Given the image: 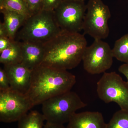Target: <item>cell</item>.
<instances>
[{"mask_svg": "<svg viewBox=\"0 0 128 128\" xmlns=\"http://www.w3.org/2000/svg\"><path fill=\"white\" fill-rule=\"evenodd\" d=\"M0 53V63L4 66L20 64L22 61L21 42L15 40L8 48Z\"/></svg>", "mask_w": 128, "mask_h": 128, "instance_id": "14", "label": "cell"}, {"mask_svg": "<svg viewBox=\"0 0 128 128\" xmlns=\"http://www.w3.org/2000/svg\"><path fill=\"white\" fill-rule=\"evenodd\" d=\"M3 15L4 24L6 29L8 37L15 40L19 28L22 26L26 20L24 16L16 12L2 8L0 9Z\"/></svg>", "mask_w": 128, "mask_h": 128, "instance_id": "13", "label": "cell"}, {"mask_svg": "<svg viewBox=\"0 0 128 128\" xmlns=\"http://www.w3.org/2000/svg\"><path fill=\"white\" fill-rule=\"evenodd\" d=\"M15 40L9 38H0V52L8 48Z\"/></svg>", "mask_w": 128, "mask_h": 128, "instance_id": "22", "label": "cell"}, {"mask_svg": "<svg viewBox=\"0 0 128 128\" xmlns=\"http://www.w3.org/2000/svg\"><path fill=\"white\" fill-rule=\"evenodd\" d=\"M61 32L54 11L42 10L25 20L16 36L22 41H31L44 44Z\"/></svg>", "mask_w": 128, "mask_h": 128, "instance_id": "3", "label": "cell"}, {"mask_svg": "<svg viewBox=\"0 0 128 128\" xmlns=\"http://www.w3.org/2000/svg\"><path fill=\"white\" fill-rule=\"evenodd\" d=\"M22 64L32 71L42 64L44 56V44L31 41H22Z\"/></svg>", "mask_w": 128, "mask_h": 128, "instance_id": "11", "label": "cell"}, {"mask_svg": "<svg viewBox=\"0 0 128 128\" xmlns=\"http://www.w3.org/2000/svg\"><path fill=\"white\" fill-rule=\"evenodd\" d=\"M111 14L109 7L102 0H89L84 17L82 30L94 40H102L110 32L108 21Z\"/></svg>", "mask_w": 128, "mask_h": 128, "instance_id": "5", "label": "cell"}, {"mask_svg": "<svg viewBox=\"0 0 128 128\" xmlns=\"http://www.w3.org/2000/svg\"><path fill=\"white\" fill-rule=\"evenodd\" d=\"M86 11L85 2L77 0H62L54 10V17L61 31L79 33L82 30Z\"/></svg>", "mask_w": 128, "mask_h": 128, "instance_id": "7", "label": "cell"}, {"mask_svg": "<svg viewBox=\"0 0 128 128\" xmlns=\"http://www.w3.org/2000/svg\"><path fill=\"white\" fill-rule=\"evenodd\" d=\"M67 128H106L103 115L98 112L76 113L68 122Z\"/></svg>", "mask_w": 128, "mask_h": 128, "instance_id": "12", "label": "cell"}, {"mask_svg": "<svg viewBox=\"0 0 128 128\" xmlns=\"http://www.w3.org/2000/svg\"><path fill=\"white\" fill-rule=\"evenodd\" d=\"M98 98L105 103H116L121 110L128 111V82L115 72H105L97 84Z\"/></svg>", "mask_w": 128, "mask_h": 128, "instance_id": "6", "label": "cell"}, {"mask_svg": "<svg viewBox=\"0 0 128 128\" xmlns=\"http://www.w3.org/2000/svg\"><path fill=\"white\" fill-rule=\"evenodd\" d=\"M112 50L114 57L124 64H128V34L116 41Z\"/></svg>", "mask_w": 128, "mask_h": 128, "instance_id": "16", "label": "cell"}, {"mask_svg": "<svg viewBox=\"0 0 128 128\" xmlns=\"http://www.w3.org/2000/svg\"><path fill=\"white\" fill-rule=\"evenodd\" d=\"M32 14H36L43 9V0H26Z\"/></svg>", "mask_w": 128, "mask_h": 128, "instance_id": "19", "label": "cell"}, {"mask_svg": "<svg viewBox=\"0 0 128 128\" xmlns=\"http://www.w3.org/2000/svg\"><path fill=\"white\" fill-rule=\"evenodd\" d=\"M45 121L42 113L33 110L28 112L18 120V128H44Z\"/></svg>", "mask_w": 128, "mask_h": 128, "instance_id": "15", "label": "cell"}, {"mask_svg": "<svg viewBox=\"0 0 128 128\" xmlns=\"http://www.w3.org/2000/svg\"><path fill=\"white\" fill-rule=\"evenodd\" d=\"M34 106L26 94L11 89L0 91V121H18Z\"/></svg>", "mask_w": 128, "mask_h": 128, "instance_id": "8", "label": "cell"}, {"mask_svg": "<svg viewBox=\"0 0 128 128\" xmlns=\"http://www.w3.org/2000/svg\"><path fill=\"white\" fill-rule=\"evenodd\" d=\"M11 89L26 94L30 88L32 71L22 63L4 66Z\"/></svg>", "mask_w": 128, "mask_h": 128, "instance_id": "10", "label": "cell"}, {"mask_svg": "<svg viewBox=\"0 0 128 128\" xmlns=\"http://www.w3.org/2000/svg\"><path fill=\"white\" fill-rule=\"evenodd\" d=\"M113 58L108 44L102 40H94L90 46L86 47L83 54V67L91 74L104 73L112 66Z\"/></svg>", "mask_w": 128, "mask_h": 128, "instance_id": "9", "label": "cell"}, {"mask_svg": "<svg viewBox=\"0 0 128 128\" xmlns=\"http://www.w3.org/2000/svg\"><path fill=\"white\" fill-rule=\"evenodd\" d=\"M5 37L9 38L6 29L5 28L3 23H0V38Z\"/></svg>", "mask_w": 128, "mask_h": 128, "instance_id": "24", "label": "cell"}, {"mask_svg": "<svg viewBox=\"0 0 128 128\" xmlns=\"http://www.w3.org/2000/svg\"><path fill=\"white\" fill-rule=\"evenodd\" d=\"M42 105L46 122L58 124L68 122L77 110L86 106L78 94L71 91L49 98Z\"/></svg>", "mask_w": 128, "mask_h": 128, "instance_id": "4", "label": "cell"}, {"mask_svg": "<svg viewBox=\"0 0 128 128\" xmlns=\"http://www.w3.org/2000/svg\"><path fill=\"white\" fill-rule=\"evenodd\" d=\"M119 72L122 74L126 77L128 82V64H124L121 65L118 68Z\"/></svg>", "mask_w": 128, "mask_h": 128, "instance_id": "23", "label": "cell"}, {"mask_svg": "<svg viewBox=\"0 0 128 128\" xmlns=\"http://www.w3.org/2000/svg\"><path fill=\"white\" fill-rule=\"evenodd\" d=\"M4 0H0V6H2Z\"/></svg>", "mask_w": 128, "mask_h": 128, "instance_id": "26", "label": "cell"}, {"mask_svg": "<svg viewBox=\"0 0 128 128\" xmlns=\"http://www.w3.org/2000/svg\"><path fill=\"white\" fill-rule=\"evenodd\" d=\"M62 1V0H43L42 10L53 11Z\"/></svg>", "mask_w": 128, "mask_h": 128, "instance_id": "21", "label": "cell"}, {"mask_svg": "<svg viewBox=\"0 0 128 128\" xmlns=\"http://www.w3.org/2000/svg\"><path fill=\"white\" fill-rule=\"evenodd\" d=\"M87 41L84 34L61 32L44 44V54L41 64L60 70H72L82 61Z\"/></svg>", "mask_w": 128, "mask_h": 128, "instance_id": "1", "label": "cell"}, {"mask_svg": "<svg viewBox=\"0 0 128 128\" xmlns=\"http://www.w3.org/2000/svg\"><path fill=\"white\" fill-rule=\"evenodd\" d=\"M2 8L16 12L24 16L26 19L32 16L26 0H4L0 6V9Z\"/></svg>", "mask_w": 128, "mask_h": 128, "instance_id": "17", "label": "cell"}, {"mask_svg": "<svg viewBox=\"0 0 128 128\" xmlns=\"http://www.w3.org/2000/svg\"><path fill=\"white\" fill-rule=\"evenodd\" d=\"M80 0V1H82L85 2V1L86 0Z\"/></svg>", "mask_w": 128, "mask_h": 128, "instance_id": "27", "label": "cell"}, {"mask_svg": "<svg viewBox=\"0 0 128 128\" xmlns=\"http://www.w3.org/2000/svg\"><path fill=\"white\" fill-rule=\"evenodd\" d=\"M106 128H128V111L120 109L115 112Z\"/></svg>", "mask_w": 128, "mask_h": 128, "instance_id": "18", "label": "cell"}, {"mask_svg": "<svg viewBox=\"0 0 128 128\" xmlns=\"http://www.w3.org/2000/svg\"><path fill=\"white\" fill-rule=\"evenodd\" d=\"M11 89L10 81L7 74L4 68H0V91Z\"/></svg>", "mask_w": 128, "mask_h": 128, "instance_id": "20", "label": "cell"}, {"mask_svg": "<svg viewBox=\"0 0 128 128\" xmlns=\"http://www.w3.org/2000/svg\"><path fill=\"white\" fill-rule=\"evenodd\" d=\"M76 82L75 76L67 70L41 64L32 71L31 84L26 94L34 106L70 91Z\"/></svg>", "mask_w": 128, "mask_h": 128, "instance_id": "2", "label": "cell"}, {"mask_svg": "<svg viewBox=\"0 0 128 128\" xmlns=\"http://www.w3.org/2000/svg\"><path fill=\"white\" fill-rule=\"evenodd\" d=\"M44 128H67L64 127V124H55L46 122Z\"/></svg>", "mask_w": 128, "mask_h": 128, "instance_id": "25", "label": "cell"}]
</instances>
